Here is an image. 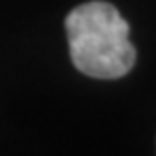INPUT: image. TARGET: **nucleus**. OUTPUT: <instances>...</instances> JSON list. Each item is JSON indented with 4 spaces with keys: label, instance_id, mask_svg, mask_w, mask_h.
Returning <instances> with one entry per match:
<instances>
[{
    "label": "nucleus",
    "instance_id": "nucleus-1",
    "mask_svg": "<svg viewBox=\"0 0 156 156\" xmlns=\"http://www.w3.org/2000/svg\"><path fill=\"white\" fill-rule=\"evenodd\" d=\"M69 55L77 71L93 79H118L136 63L130 27L116 6L93 0L77 6L65 18Z\"/></svg>",
    "mask_w": 156,
    "mask_h": 156
}]
</instances>
